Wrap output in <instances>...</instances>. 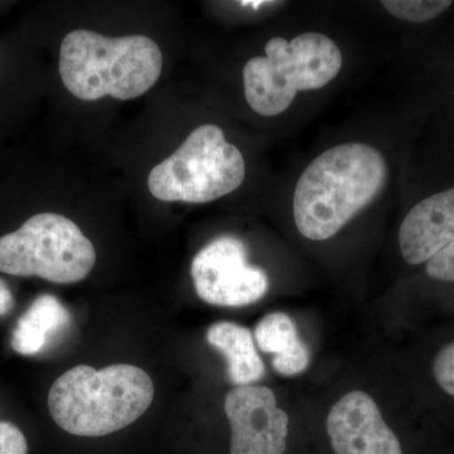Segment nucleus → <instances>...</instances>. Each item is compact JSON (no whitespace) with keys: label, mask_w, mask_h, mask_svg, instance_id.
<instances>
[{"label":"nucleus","mask_w":454,"mask_h":454,"mask_svg":"<svg viewBox=\"0 0 454 454\" xmlns=\"http://www.w3.org/2000/svg\"><path fill=\"white\" fill-rule=\"evenodd\" d=\"M387 163L375 146L346 143L318 155L301 173L293 216L301 235L313 241L333 238L381 192Z\"/></svg>","instance_id":"f257e3e1"},{"label":"nucleus","mask_w":454,"mask_h":454,"mask_svg":"<svg viewBox=\"0 0 454 454\" xmlns=\"http://www.w3.org/2000/svg\"><path fill=\"white\" fill-rule=\"evenodd\" d=\"M153 397V381L139 367L80 365L53 382L49 409L57 426L70 434L104 437L139 419Z\"/></svg>","instance_id":"f03ea898"},{"label":"nucleus","mask_w":454,"mask_h":454,"mask_svg":"<svg viewBox=\"0 0 454 454\" xmlns=\"http://www.w3.org/2000/svg\"><path fill=\"white\" fill-rule=\"evenodd\" d=\"M162 65L160 46L146 35L114 38L76 29L66 35L59 50L62 82L85 101L142 97L160 79Z\"/></svg>","instance_id":"7ed1b4c3"},{"label":"nucleus","mask_w":454,"mask_h":454,"mask_svg":"<svg viewBox=\"0 0 454 454\" xmlns=\"http://www.w3.org/2000/svg\"><path fill=\"white\" fill-rule=\"evenodd\" d=\"M340 67L342 53L327 35L303 33L291 42L274 37L265 46V56L253 57L245 65V98L259 115H280L298 91L324 88Z\"/></svg>","instance_id":"20e7f679"},{"label":"nucleus","mask_w":454,"mask_h":454,"mask_svg":"<svg viewBox=\"0 0 454 454\" xmlns=\"http://www.w3.org/2000/svg\"><path fill=\"white\" fill-rule=\"evenodd\" d=\"M244 178L241 152L217 125L206 124L151 170L148 188L160 201L206 203L234 192Z\"/></svg>","instance_id":"39448f33"},{"label":"nucleus","mask_w":454,"mask_h":454,"mask_svg":"<svg viewBox=\"0 0 454 454\" xmlns=\"http://www.w3.org/2000/svg\"><path fill=\"white\" fill-rule=\"evenodd\" d=\"M95 262L94 245L62 215H35L17 231L0 238V271L9 276L73 284L85 279Z\"/></svg>","instance_id":"423d86ee"},{"label":"nucleus","mask_w":454,"mask_h":454,"mask_svg":"<svg viewBox=\"0 0 454 454\" xmlns=\"http://www.w3.org/2000/svg\"><path fill=\"white\" fill-rule=\"evenodd\" d=\"M191 276L199 297L212 306H249L269 289L267 273L247 262V247L235 236H221L200 250Z\"/></svg>","instance_id":"0eeeda50"},{"label":"nucleus","mask_w":454,"mask_h":454,"mask_svg":"<svg viewBox=\"0 0 454 454\" xmlns=\"http://www.w3.org/2000/svg\"><path fill=\"white\" fill-rule=\"evenodd\" d=\"M231 427L230 454H283L289 418L278 408L273 391L265 387H238L225 397Z\"/></svg>","instance_id":"6e6552de"},{"label":"nucleus","mask_w":454,"mask_h":454,"mask_svg":"<svg viewBox=\"0 0 454 454\" xmlns=\"http://www.w3.org/2000/svg\"><path fill=\"white\" fill-rule=\"evenodd\" d=\"M327 433L336 454H403L375 400L364 391H351L333 405Z\"/></svg>","instance_id":"1a4fd4ad"},{"label":"nucleus","mask_w":454,"mask_h":454,"mask_svg":"<svg viewBox=\"0 0 454 454\" xmlns=\"http://www.w3.org/2000/svg\"><path fill=\"white\" fill-rule=\"evenodd\" d=\"M454 241V184L415 203L399 230L403 259L422 265Z\"/></svg>","instance_id":"9d476101"},{"label":"nucleus","mask_w":454,"mask_h":454,"mask_svg":"<svg viewBox=\"0 0 454 454\" xmlns=\"http://www.w3.org/2000/svg\"><path fill=\"white\" fill-rule=\"evenodd\" d=\"M259 348L265 354H274L273 367L284 376H295L306 372L310 363V352L298 336L294 321L283 312L262 317L254 331Z\"/></svg>","instance_id":"9b49d317"},{"label":"nucleus","mask_w":454,"mask_h":454,"mask_svg":"<svg viewBox=\"0 0 454 454\" xmlns=\"http://www.w3.org/2000/svg\"><path fill=\"white\" fill-rule=\"evenodd\" d=\"M206 339L225 356L232 384L247 387L264 376V364L247 327L234 322H217L208 328Z\"/></svg>","instance_id":"f8f14e48"},{"label":"nucleus","mask_w":454,"mask_h":454,"mask_svg":"<svg viewBox=\"0 0 454 454\" xmlns=\"http://www.w3.org/2000/svg\"><path fill=\"white\" fill-rule=\"evenodd\" d=\"M70 318V313L56 297L40 295L18 319L12 334V348L23 356L38 354L52 334L67 327Z\"/></svg>","instance_id":"ddd939ff"},{"label":"nucleus","mask_w":454,"mask_h":454,"mask_svg":"<svg viewBox=\"0 0 454 454\" xmlns=\"http://www.w3.org/2000/svg\"><path fill=\"white\" fill-rule=\"evenodd\" d=\"M381 4L397 20L424 25L446 14L454 3L450 0H385Z\"/></svg>","instance_id":"4468645a"},{"label":"nucleus","mask_w":454,"mask_h":454,"mask_svg":"<svg viewBox=\"0 0 454 454\" xmlns=\"http://www.w3.org/2000/svg\"><path fill=\"white\" fill-rule=\"evenodd\" d=\"M433 375L439 387L454 397V340L438 352L433 361Z\"/></svg>","instance_id":"2eb2a0df"},{"label":"nucleus","mask_w":454,"mask_h":454,"mask_svg":"<svg viewBox=\"0 0 454 454\" xmlns=\"http://www.w3.org/2000/svg\"><path fill=\"white\" fill-rule=\"evenodd\" d=\"M426 274L439 282L454 283V241L426 262Z\"/></svg>","instance_id":"dca6fc26"},{"label":"nucleus","mask_w":454,"mask_h":454,"mask_svg":"<svg viewBox=\"0 0 454 454\" xmlns=\"http://www.w3.org/2000/svg\"><path fill=\"white\" fill-rule=\"evenodd\" d=\"M0 454H28L25 434L13 423L0 422Z\"/></svg>","instance_id":"f3484780"},{"label":"nucleus","mask_w":454,"mask_h":454,"mask_svg":"<svg viewBox=\"0 0 454 454\" xmlns=\"http://www.w3.org/2000/svg\"><path fill=\"white\" fill-rule=\"evenodd\" d=\"M14 307V298L9 291L7 283L0 279V316H5Z\"/></svg>","instance_id":"a211bd4d"},{"label":"nucleus","mask_w":454,"mask_h":454,"mask_svg":"<svg viewBox=\"0 0 454 454\" xmlns=\"http://www.w3.org/2000/svg\"><path fill=\"white\" fill-rule=\"evenodd\" d=\"M241 4L244 5V7H247V5H252L254 8H258L259 5H264V4H271V2H243Z\"/></svg>","instance_id":"6ab92c4d"}]
</instances>
